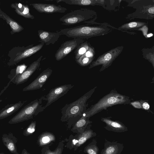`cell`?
I'll return each mask as SVG.
<instances>
[{"label":"cell","mask_w":154,"mask_h":154,"mask_svg":"<svg viewBox=\"0 0 154 154\" xmlns=\"http://www.w3.org/2000/svg\"><path fill=\"white\" fill-rule=\"evenodd\" d=\"M131 100L129 97L120 94L115 90H112L97 103L92 105L86 110L83 116L90 118L114 105L129 104L131 103Z\"/></svg>","instance_id":"obj_1"},{"label":"cell","mask_w":154,"mask_h":154,"mask_svg":"<svg viewBox=\"0 0 154 154\" xmlns=\"http://www.w3.org/2000/svg\"><path fill=\"white\" fill-rule=\"evenodd\" d=\"M95 86L76 100L66 104L61 109V120L62 122L78 121L86 111L87 102L97 88Z\"/></svg>","instance_id":"obj_2"},{"label":"cell","mask_w":154,"mask_h":154,"mask_svg":"<svg viewBox=\"0 0 154 154\" xmlns=\"http://www.w3.org/2000/svg\"><path fill=\"white\" fill-rule=\"evenodd\" d=\"M107 30L106 27H103L85 25L61 29L58 31L61 35L68 37L83 39L102 35L106 33Z\"/></svg>","instance_id":"obj_3"},{"label":"cell","mask_w":154,"mask_h":154,"mask_svg":"<svg viewBox=\"0 0 154 154\" xmlns=\"http://www.w3.org/2000/svg\"><path fill=\"white\" fill-rule=\"evenodd\" d=\"M42 97L35 99L25 106L8 122L10 124H16L32 119L45 109L42 105Z\"/></svg>","instance_id":"obj_4"},{"label":"cell","mask_w":154,"mask_h":154,"mask_svg":"<svg viewBox=\"0 0 154 154\" xmlns=\"http://www.w3.org/2000/svg\"><path fill=\"white\" fill-rule=\"evenodd\" d=\"M92 11L85 8H81L72 11L61 17L59 20L62 25L70 26L81 23H89L92 20Z\"/></svg>","instance_id":"obj_5"},{"label":"cell","mask_w":154,"mask_h":154,"mask_svg":"<svg viewBox=\"0 0 154 154\" xmlns=\"http://www.w3.org/2000/svg\"><path fill=\"white\" fill-rule=\"evenodd\" d=\"M123 48L118 47L113 49L99 57L90 65L89 69L102 65L99 72H101L110 66L122 51Z\"/></svg>","instance_id":"obj_6"},{"label":"cell","mask_w":154,"mask_h":154,"mask_svg":"<svg viewBox=\"0 0 154 154\" xmlns=\"http://www.w3.org/2000/svg\"><path fill=\"white\" fill-rule=\"evenodd\" d=\"M84 40L80 38H73L63 43L57 50L55 54V59L60 61L75 49Z\"/></svg>","instance_id":"obj_7"},{"label":"cell","mask_w":154,"mask_h":154,"mask_svg":"<svg viewBox=\"0 0 154 154\" xmlns=\"http://www.w3.org/2000/svg\"><path fill=\"white\" fill-rule=\"evenodd\" d=\"M74 86L71 84L64 85L54 88L51 90L45 96L42 97L43 100L47 101L45 109L59 98L67 93Z\"/></svg>","instance_id":"obj_8"},{"label":"cell","mask_w":154,"mask_h":154,"mask_svg":"<svg viewBox=\"0 0 154 154\" xmlns=\"http://www.w3.org/2000/svg\"><path fill=\"white\" fill-rule=\"evenodd\" d=\"M43 57L41 56L36 60L30 64L29 66L20 74L17 76L11 82L17 85L26 82L32 74L39 68Z\"/></svg>","instance_id":"obj_9"},{"label":"cell","mask_w":154,"mask_h":154,"mask_svg":"<svg viewBox=\"0 0 154 154\" xmlns=\"http://www.w3.org/2000/svg\"><path fill=\"white\" fill-rule=\"evenodd\" d=\"M52 72L50 69L44 70L29 85L24 88L23 91L34 90L41 88L47 81Z\"/></svg>","instance_id":"obj_10"},{"label":"cell","mask_w":154,"mask_h":154,"mask_svg":"<svg viewBox=\"0 0 154 154\" xmlns=\"http://www.w3.org/2000/svg\"><path fill=\"white\" fill-rule=\"evenodd\" d=\"M30 5L38 12L41 13H64L67 10L66 8L63 7L60 5H57L54 4L42 3H34Z\"/></svg>","instance_id":"obj_11"},{"label":"cell","mask_w":154,"mask_h":154,"mask_svg":"<svg viewBox=\"0 0 154 154\" xmlns=\"http://www.w3.org/2000/svg\"><path fill=\"white\" fill-rule=\"evenodd\" d=\"M101 120L106 124L104 128L108 131L117 133L124 132L128 131V128L122 123L112 120L111 117H102Z\"/></svg>","instance_id":"obj_12"},{"label":"cell","mask_w":154,"mask_h":154,"mask_svg":"<svg viewBox=\"0 0 154 154\" xmlns=\"http://www.w3.org/2000/svg\"><path fill=\"white\" fill-rule=\"evenodd\" d=\"M39 42L43 43L46 45L54 44L59 39L61 34L59 31L55 32H50L43 30L38 31Z\"/></svg>","instance_id":"obj_13"},{"label":"cell","mask_w":154,"mask_h":154,"mask_svg":"<svg viewBox=\"0 0 154 154\" xmlns=\"http://www.w3.org/2000/svg\"><path fill=\"white\" fill-rule=\"evenodd\" d=\"M2 138L4 145L11 153L14 154H19L16 146L17 139L12 133L4 134Z\"/></svg>","instance_id":"obj_14"},{"label":"cell","mask_w":154,"mask_h":154,"mask_svg":"<svg viewBox=\"0 0 154 154\" xmlns=\"http://www.w3.org/2000/svg\"><path fill=\"white\" fill-rule=\"evenodd\" d=\"M123 148L122 144L106 140L104 147L101 151L100 154H121Z\"/></svg>","instance_id":"obj_15"},{"label":"cell","mask_w":154,"mask_h":154,"mask_svg":"<svg viewBox=\"0 0 154 154\" xmlns=\"http://www.w3.org/2000/svg\"><path fill=\"white\" fill-rule=\"evenodd\" d=\"M26 102L20 101L15 103L6 105L0 111V119L6 118L16 112Z\"/></svg>","instance_id":"obj_16"},{"label":"cell","mask_w":154,"mask_h":154,"mask_svg":"<svg viewBox=\"0 0 154 154\" xmlns=\"http://www.w3.org/2000/svg\"><path fill=\"white\" fill-rule=\"evenodd\" d=\"M44 44L42 43L26 49L14 59V63H17L20 60L29 57L40 51L43 47Z\"/></svg>","instance_id":"obj_17"},{"label":"cell","mask_w":154,"mask_h":154,"mask_svg":"<svg viewBox=\"0 0 154 154\" xmlns=\"http://www.w3.org/2000/svg\"><path fill=\"white\" fill-rule=\"evenodd\" d=\"M12 8L15 9L16 12L19 15L25 18L33 19L34 16L29 12V9L27 5H23L16 3L11 5Z\"/></svg>","instance_id":"obj_18"},{"label":"cell","mask_w":154,"mask_h":154,"mask_svg":"<svg viewBox=\"0 0 154 154\" xmlns=\"http://www.w3.org/2000/svg\"><path fill=\"white\" fill-rule=\"evenodd\" d=\"M89 118L82 116L75 123L72 129V131L82 133L87 128L88 125L92 123L89 120Z\"/></svg>","instance_id":"obj_19"},{"label":"cell","mask_w":154,"mask_h":154,"mask_svg":"<svg viewBox=\"0 0 154 154\" xmlns=\"http://www.w3.org/2000/svg\"><path fill=\"white\" fill-rule=\"evenodd\" d=\"M96 135V134L89 128L88 129L85 130L84 132L81 133L78 138V142L76 144V146L79 147L88 140Z\"/></svg>","instance_id":"obj_20"},{"label":"cell","mask_w":154,"mask_h":154,"mask_svg":"<svg viewBox=\"0 0 154 154\" xmlns=\"http://www.w3.org/2000/svg\"><path fill=\"white\" fill-rule=\"evenodd\" d=\"M56 1L57 3L63 2L69 5L79 6L94 5L97 2V1L93 0H57Z\"/></svg>","instance_id":"obj_21"},{"label":"cell","mask_w":154,"mask_h":154,"mask_svg":"<svg viewBox=\"0 0 154 154\" xmlns=\"http://www.w3.org/2000/svg\"><path fill=\"white\" fill-rule=\"evenodd\" d=\"M2 15L7 23L10 25L13 32H19L23 29V28L19 24L5 14H2Z\"/></svg>","instance_id":"obj_22"},{"label":"cell","mask_w":154,"mask_h":154,"mask_svg":"<svg viewBox=\"0 0 154 154\" xmlns=\"http://www.w3.org/2000/svg\"><path fill=\"white\" fill-rule=\"evenodd\" d=\"M55 137L52 133L45 132L41 135L38 139V143L40 146L47 144L51 142L54 141Z\"/></svg>","instance_id":"obj_23"},{"label":"cell","mask_w":154,"mask_h":154,"mask_svg":"<svg viewBox=\"0 0 154 154\" xmlns=\"http://www.w3.org/2000/svg\"><path fill=\"white\" fill-rule=\"evenodd\" d=\"M89 47L87 42H83L81 43L75 49L74 52V58L75 60H78L87 51Z\"/></svg>","instance_id":"obj_24"},{"label":"cell","mask_w":154,"mask_h":154,"mask_svg":"<svg viewBox=\"0 0 154 154\" xmlns=\"http://www.w3.org/2000/svg\"><path fill=\"white\" fill-rule=\"evenodd\" d=\"M97 143L96 141L94 139L91 143L85 147L84 152L88 154H98L99 149Z\"/></svg>","instance_id":"obj_25"},{"label":"cell","mask_w":154,"mask_h":154,"mask_svg":"<svg viewBox=\"0 0 154 154\" xmlns=\"http://www.w3.org/2000/svg\"><path fill=\"white\" fill-rule=\"evenodd\" d=\"M93 59V57H88L83 55L75 61L80 66H85L88 65L91 62Z\"/></svg>","instance_id":"obj_26"},{"label":"cell","mask_w":154,"mask_h":154,"mask_svg":"<svg viewBox=\"0 0 154 154\" xmlns=\"http://www.w3.org/2000/svg\"><path fill=\"white\" fill-rule=\"evenodd\" d=\"M144 23L142 22H133L124 24L121 28L123 29H132L141 27L143 26Z\"/></svg>","instance_id":"obj_27"},{"label":"cell","mask_w":154,"mask_h":154,"mask_svg":"<svg viewBox=\"0 0 154 154\" xmlns=\"http://www.w3.org/2000/svg\"><path fill=\"white\" fill-rule=\"evenodd\" d=\"M36 125V121H32L24 131L23 134L25 136H28L32 134L35 131Z\"/></svg>","instance_id":"obj_28"},{"label":"cell","mask_w":154,"mask_h":154,"mask_svg":"<svg viewBox=\"0 0 154 154\" xmlns=\"http://www.w3.org/2000/svg\"><path fill=\"white\" fill-rule=\"evenodd\" d=\"M26 66L24 64L19 65L17 67L15 73L12 76L9 78L10 79V81H11L13 79L15 78L17 76L22 73L26 69Z\"/></svg>","instance_id":"obj_29"},{"label":"cell","mask_w":154,"mask_h":154,"mask_svg":"<svg viewBox=\"0 0 154 154\" xmlns=\"http://www.w3.org/2000/svg\"><path fill=\"white\" fill-rule=\"evenodd\" d=\"M141 109H143L148 112H151L150 110V106L147 100H140Z\"/></svg>","instance_id":"obj_30"},{"label":"cell","mask_w":154,"mask_h":154,"mask_svg":"<svg viewBox=\"0 0 154 154\" xmlns=\"http://www.w3.org/2000/svg\"><path fill=\"white\" fill-rule=\"evenodd\" d=\"M62 150V147H59L53 151H51L50 150H48L46 152L45 154H61Z\"/></svg>","instance_id":"obj_31"},{"label":"cell","mask_w":154,"mask_h":154,"mask_svg":"<svg viewBox=\"0 0 154 154\" xmlns=\"http://www.w3.org/2000/svg\"><path fill=\"white\" fill-rule=\"evenodd\" d=\"M131 104L134 107L137 108L141 109V104L140 100H136L134 102L131 103Z\"/></svg>","instance_id":"obj_32"},{"label":"cell","mask_w":154,"mask_h":154,"mask_svg":"<svg viewBox=\"0 0 154 154\" xmlns=\"http://www.w3.org/2000/svg\"><path fill=\"white\" fill-rule=\"evenodd\" d=\"M148 11L150 13L153 14L154 13V7H151L149 8L148 10Z\"/></svg>","instance_id":"obj_33"},{"label":"cell","mask_w":154,"mask_h":154,"mask_svg":"<svg viewBox=\"0 0 154 154\" xmlns=\"http://www.w3.org/2000/svg\"><path fill=\"white\" fill-rule=\"evenodd\" d=\"M21 154H30L25 149H23L21 152Z\"/></svg>","instance_id":"obj_34"},{"label":"cell","mask_w":154,"mask_h":154,"mask_svg":"<svg viewBox=\"0 0 154 154\" xmlns=\"http://www.w3.org/2000/svg\"><path fill=\"white\" fill-rule=\"evenodd\" d=\"M153 35V34H152V33H150V34H148L147 35V37H150L152 36Z\"/></svg>","instance_id":"obj_35"},{"label":"cell","mask_w":154,"mask_h":154,"mask_svg":"<svg viewBox=\"0 0 154 154\" xmlns=\"http://www.w3.org/2000/svg\"><path fill=\"white\" fill-rule=\"evenodd\" d=\"M0 154H5L3 152H1V153H0Z\"/></svg>","instance_id":"obj_36"}]
</instances>
